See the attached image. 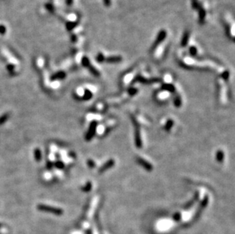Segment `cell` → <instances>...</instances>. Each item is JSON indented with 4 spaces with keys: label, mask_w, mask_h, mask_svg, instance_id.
I'll return each instance as SVG.
<instances>
[{
    "label": "cell",
    "mask_w": 235,
    "mask_h": 234,
    "mask_svg": "<svg viewBox=\"0 0 235 234\" xmlns=\"http://www.w3.org/2000/svg\"><path fill=\"white\" fill-rule=\"evenodd\" d=\"M192 9L197 13L198 22L204 24L208 15V6L205 0H191Z\"/></svg>",
    "instance_id": "6da1fadb"
},
{
    "label": "cell",
    "mask_w": 235,
    "mask_h": 234,
    "mask_svg": "<svg viewBox=\"0 0 235 234\" xmlns=\"http://www.w3.org/2000/svg\"><path fill=\"white\" fill-rule=\"evenodd\" d=\"M169 46H170V43H169V39H167V40L161 43L159 45H157L155 48L150 50L151 53H152V56H153L155 60H162L163 58L165 56L167 51H168Z\"/></svg>",
    "instance_id": "7a4b0ae2"
},
{
    "label": "cell",
    "mask_w": 235,
    "mask_h": 234,
    "mask_svg": "<svg viewBox=\"0 0 235 234\" xmlns=\"http://www.w3.org/2000/svg\"><path fill=\"white\" fill-rule=\"evenodd\" d=\"M224 26H225V31L226 34L228 35V38L232 41H234V36H235V25H234V18L231 16V14H226L224 17Z\"/></svg>",
    "instance_id": "3957f363"
},
{
    "label": "cell",
    "mask_w": 235,
    "mask_h": 234,
    "mask_svg": "<svg viewBox=\"0 0 235 234\" xmlns=\"http://www.w3.org/2000/svg\"><path fill=\"white\" fill-rule=\"evenodd\" d=\"M98 62L118 63L123 60V56L120 55H107L103 52H99L95 57Z\"/></svg>",
    "instance_id": "277c9868"
},
{
    "label": "cell",
    "mask_w": 235,
    "mask_h": 234,
    "mask_svg": "<svg viewBox=\"0 0 235 234\" xmlns=\"http://www.w3.org/2000/svg\"><path fill=\"white\" fill-rule=\"evenodd\" d=\"M37 209L39 211H43V212L51 213V214H54L56 215H58V216H60V215L63 214V211L61 208L52 207V206L50 205H38Z\"/></svg>",
    "instance_id": "5b68a950"
},
{
    "label": "cell",
    "mask_w": 235,
    "mask_h": 234,
    "mask_svg": "<svg viewBox=\"0 0 235 234\" xmlns=\"http://www.w3.org/2000/svg\"><path fill=\"white\" fill-rule=\"evenodd\" d=\"M81 63H82L83 66L88 68V69L90 70V72H91L94 76L100 75V72L98 70V69H96V67H94V65L91 64V62L90 60H89L88 58L86 57V56H84V57L82 58V60H81Z\"/></svg>",
    "instance_id": "8992f818"
},
{
    "label": "cell",
    "mask_w": 235,
    "mask_h": 234,
    "mask_svg": "<svg viewBox=\"0 0 235 234\" xmlns=\"http://www.w3.org/2000/svg\"><path fill=\"white\" fill-rule=\"evenodd\" d=\"M191 39H192V34L191 32L188 30H186L183 33L182 38L180 40V47L181 48L186 50V48L189 46L190 43H191Z\"/></svg>",
    "instance_id": "52a82bcc"
},
{
    "label": "cell",
    "mask_w": 235,
    "mask_h": 234,
    "mask_svg": "<svg viewBox=\"0 0 235 234\" xmlns=\"http://www.w3.org/2000/svg\"><path fill=\"white\" fill-rule=\"evenodd\" d=\"M96 128H97V122L94 121V122L91 123L90 126H89L88 131L87 134H86V140L90 141L91 139H92L94 134H95Z\"/></svg>",
    "instance_id": "ba28073f"
},
{
    "label": "cell",
    "mask_w": 235,
    "mask_h": 234,
    "mask_svg": "<svg viewBox=\"0 0 235 234\" xmlns=\"http://www.w3.org/2000/svg\"><path fill=\"white\" fill-rule=\"evenodd\" d=\"M136 159H137V162L139 163L140 165L142 166L143 167L145 168V169H147L148 171L152 170L153 167H152V165L150 164V163H148L147 160H145V159H143L142 157H138Z\"/></svg>",
    "instance_id": "9c48e42d"
},
{
    "label": "cell",
    "mask_w": 235,
    "mask_h": 234,
    "mask_svg": "<svg viewBox=\"0 0 235 234\" xmlns=\"http://www.w3.org/2000/svg\"><path fill=\"white\" fill-rule=\"evenodd\" d=\"M114 164H115V161H114V160H108L107 162H106L103 166H102L100 168L99 170H98V172L101 173H103V172L106 171V170H107L108 169H110V167H112L114 165Z\"/></svg>",
    "instance_id": "30bf717a"
},
{
    "label": "cell",
    "mask_w": 235,
    "mask_h": 234,
    "mask_svg": "<svg viewBox=\"0 0 235 234\" xmlns=\"http://www.w3.org/2000/svg\"><path fill=\"white\" fill-rule=\"evenodd\" d=\"M135 140H136V144L137 147L141 148L142 147V139H141V135H140V131L139 126L137 124H136V133H135Z\"/></svg>",
    "instance_id": "8fae6325"
},
{
    "label": "cell",
    "mask_w": 235,
    "mask_h": 234,
    "mask_svg": "<svg viewBox=\"0 0 235 234\" xmlns=\"http://www.w3.org/2000/svg\"><path fill=\"white\" fill-rule=\"evenodd\" d=\"M161 89L170 92V93H173V92L175 91V87L172 85V84H170V83H165V84H164L162 85V87H161Z\"/></svg>",
    "instance_id": "7c38bea8"
},
{
    "label": "cell",
    "mask_w": 235,
    "mask_h": 234,
    "mask_svg": "<svg viewBox=\"0 0 235 234\" xmlns=\"http://www.w3.org/2000/svg\"><path fill=\"white\" fill-rule=\"evenodd\" d=\"M34 154L35 160H36L37 162L40 161L42 158V154L41 151H40V150L39 149V148H36V149L34 150Z\"/></svg>",
    "instance_id": "4fadbf2b"
},
{
    "label": "cell",
    "mask_w": 235,
    "mask_h": 234,
    "mask_svg": "<svg viewBox=\"0 0 235 234\" xmlns=\"http://www.w3.org/2000/svg\"><path fill=\"white\" fill-rule=\"evenodd\" d=\"M224 152L222 151H218L217 153H216V160L218 162H222L223 160H224Z\"/></svg>",
    "instance_id": "5bb4252c"
},
{
    "label": "cell",
    "mask_w": 235,
    "mask_h": 234,
    "mask_svg": "<svg viewBox=\"0 0 235 234\" xmlns=\"http://www.w3.org/2000/svg\"><path fill=\"white\" fill-rule=\"evenodd\" d=\"M92 97V93L91 92V90H85V94H84L83 97H82V99L87 100H89Z\"/></svg>",
    "instance_id": "9a60e30c"
},
{
    "label": "cell",
    "mask_w": 235,
    "mask_h": 234,
    "mask_svg": "<svg viewBox=\"0 0 235 234\" xmlns=\"http://www.w3.org/2000/svg\"><path fill=\"white\" fill-rule=\"evenodd\" d=\"M8 119H9V114L6 113L2 115V116L0 117V125L4 124L8 120Z\"/></svg>",
    "instance_id": "2e32d148"
},
{
    "label": "cell",
    "mask_w": 235,
    "mask_h": 234,
    "mask_svg": "<svg viewBox=\"0 0 235 234\" xmlns=\"http://www.w3.org/2000/svg\"><path fill=\"white\" fill-rule=\"evenodd\" d=\"M56 76H53V78H52V79H56V78H59V79H63L65 77V74L64 72H60L58 74L55 75Z\"/></svg>",
    "instance_id": "e0dca14e"
},
{
    "label": "cell",
    "mask_w": 235,
    "mask_h": 234,
    "mask_svg": "<svg viewBox=\"0 0 235 234\" xmlns=\"http://www.w3.org/2000/svg\"><path fill=\"white\" fill-rule=\"evenodd\" d=\"M174 105H175L176 106H177V107H179V106H180L181 105V98L179 97V96H177V97L174 98Z\"/></svg>",
    "instance_id": "ac0fdd59"
},
{
    "label": "cell",
    "mask_w": 235,
    "mask_h": 234,
    "mask_svg": "<svg viewBox=\"0 0 235 234\" xmlns=\"http://www.w3.org/2000/svg\"><path fill=\"white\" fill-rule=\"evenodd\" d=\"M173 124H174L173 121L170 120V119H169V120L167 121L166 123V126H165V129H166L167 131H169V130L170 129V128H171L172 126H173Z\"/></svg>",
    "instance_id": "d6986e66"
},
{
    "label": "cell",
    "mask_w": 235,
    "mask_h": 234,
    "mask_svg": "<svg viewBox=\"0 0 235 234\" xmlns=\"http://www.w3.org/2000/svg\"><path fill=\"white\" fill-rule=\"evenodd\" d=\"M55 167H56V168H58V169H63L64 168V164L62 161H56V163H55Z\"/></svg>",
    "instance_id": "ffe728a7"
},
{
    "label": "cell",
    "mask_w": 235,
    "mask_h": 234,
    "mask_svg": "<svg viewBox=\"0 0 235 234\" xmlns=\"http://www.w3.org/2000/svg\"><path fill=\"white\" fill-rule=\"evenodd\" d=\"M91 189V182H88L86 186L82 188V190H84L85 192H88L90 191Z\"/></svg>",
    "instance_id": "44dd1931"
},
{
    "label": "cell",
    "mask_w": 235,
    "mask_h": 234,
    "mask_svg": "<svg viewBox=\"0 0 235 234\" xmlns=\"http://www.w3.org/2000/svg\"><path fill=\"white\" fill-rule=\"evenodd\" d=\"M128 92L130 95H134V94H136V93H137L138 90L136 88H130L128 90Z\"/></svg>",
    "instance_id": "7402d4cb"
},
{
    "label": "cell",
    "mask_w": 235,
    "mask_h": 234,
    "mask_svg": "<svg viewBox=\"0 0 235 234\" xmlns=\"http://www.w3.org/2000/svg\"><path fill=\"white\" fill-rule=\"evenodd\" d=\"M88 164L89 167H91V168L94 167V166H95V164H94V162L93 161V160H88Z\"/></svg>",
    "instance_id": "603a6c76"
},
{
    "label": "cell",
    "mask_w": 235,
    "mask_h": 234,
    "mask_svg": "<svg viewBox=\"0 0 235 234\" xmlns=\"http://www.w3.org/2000/svg\"><path fill=\"white\" fill-rule=\"evenodd\" d=\"M181 218V216H180V214H179V213H177V214H174V219L176 220H179Z\"/></svg>",
    "instance_id": "cb8c5ba5"
},
{
    "label": "cell",
    "mask_w": 235,
    "mask_h": 234,
    "mask_svg": "<svg viewBox=\"0 0 235 234\" xmlns=\"http://www.w3.org/2000/svg\"><path fill=\"white\" fill-rule=\"evenodd\" d=\"M47 168H48L49 169H50L52 167V163L50 162V161H49V162L47 163Z\"/></svg>",
    "instance_id": "d4e9b609"
},
{
    "label": "cell",
    "mask_w": 235,
    "mask_h": 234,
    "mask_svg": "<svg viewBox=\"0 0 235 234\" xmlns=\"http://www.w3.org/2000/svg\"><path fill=\"white\" fill-rule=\"evenodd\" d=\"M2 224L0 223V228H2Z\"/></svg>",
    "instance_id": "484cf974"
}]
</instances>
